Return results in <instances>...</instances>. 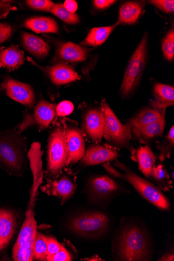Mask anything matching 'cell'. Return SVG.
Returning a JSON list of instances; mask_svg holds the SVG:
<instances>
[{"label": "cell", "instance_id": "cell-12", "mask_svg": "<svg viewBox=\"0 0 174 261\" xmlns=\"http://www.w3.org/2000/svg\"><path fill=\"white\" fill-rule=\"evenodd\" d=\"M68 171H63L57 179L48 180L41 188V191L48 196H54L59 198L62 204L69 200L76 191V182L71 178Z\"/></svg>", "mask_w": 174, "mask_h": 261}, {"label": "cell", "instance_id": "cell-28", "mask_svg": "<svg viewBox=\"0 0 174 261\" xmlns=\"http://www.w3.org/2000/svg\"><path fill=\"white\" fill-rule=\"evenodd\" d=\"M159 187V188L164 192H168L172 187V181L163 165L159 164L155 167L149 177Z\"/></svg>", "mask_w": 174, "mask_h": 261}, {"label": "cell", "instance_id": "cell-20", "mask_svg": "<svg viewBox=\"0 0 174 261\" xmlns=\"http://www.w3.org/2000/svg\"><path fill=\"white\" fill-rule=\"evenodd\" d=\"M89 187L90 194L93 198L102 199L116 192L119 185L115 180L105 175L91 178Z\"/></svg>", "mask_w": 174, "mask_h": 261}, {"label": "cell", "instance_id": "cell-10", "mask_svg": "<svg viewBox=\"0 0 174 261\" xmlns=\"http://www.w3.org/2000/svg\"><path fill=\"white\" fill-rule=\"evenodd\" d=\"M63 121L69 153L68 165H72L78 163L85 155L86 146L84 136L77 123L68 120Z\"/></svg>", "mask_w": 174, "mask_h": 261}, {"label": "cell", "instance_id": "cell-17", "mask_svg": "<svg viewBox=\"0 0 174 261\" xmlns=\"http://www.w3.org/2000/svg\"><path fill=\"white\" fill-rule=\"evenodd\" d=\"M17 225L16 213L9 209L0 208V252L9 244Z\"/></svg>", "mask_w": 174, "mask_h": 261}, {"label": "cell", "instance_id": "cell-19", "mask_svg": "<svg viewBox=\"0 0 174 261\" xmlns=\"http://www.w3.org/2000/svg\"><path fill=\"white\" fill-rule=\"evenodd\" d=\"M165 127V118L156 122L131 129L132 139L147 144L161 137Z\"/></svg>", "mask_w": 174, "mask_h": 261}, {"label": "cell", "instance_id": "cell-4", "mask_svg": "<svg viewBox=\"0 0 174 261\" xmlns=\"http://www.w3.org/2000/svg\"><path fill=\"white\" fill-rule=\"evenodd\" d=\"M104 113L105 124L104 136L109 147L114 149L126 148L130 151L132 159H136V151L131 144V129L122 125L105 100L101 106Z\"/></svg>", "mask_w": 174, "mask_h": 261}, {"label": "cell", "instance_id": "cell-9", "mask_svg": "<svg viewBox=\"0 0 174 261\" xmlns=\"http://www.w3.org/2000/svg\"><path fill=\"white\" fill-rule=\"evenodd\" d=\"M56 114V106L42 99L34 107L33 115L24 114L23 121L15 128L20 134L33 126L41 130L46 129Z\"/></svg>", "mask_w": 174, "mask_h": 261}, {"label": "cell", "instance_id": "cell-1", "mask_svg": "<svg viewBox=\"0 0 174 261\" xmlns=\"http://www.w3.org/2000/svg\"><path fill=\"white\" fill-rule=\"evenodd\" d=\"M15 128L0 133V168L11 175L20 176L26 170V138Z\"/></svg>", "mask_w": 174, "mask_h": 261}, {"label": "cell", "instance_id": "cell-16", "mask_svg": "<svg viewBox=\"0 0 174 261\" xmlns=\"http://www.w3.org/2000/svg\"><path fill=\"white\" fill-rule=\"evenodd\" d=\"M153 108L141 111L126 124L131 129L160 121L165 118V110L167 107L159 102H153Z\"/></svg>", "mask_w": 174, "mask_h": 261}, {"label": "cell", "instance_id": "cell-40", "mask_svg": "<svg viewBox=\"0 0 174 261\" xmlns=\"http://www.w3.org/2000/svg\"><path fill=\"white\" fill-rule=\"evenodd\" d=\"M16 10L17 9L16 7L0 2V19L6 18L11 12Z\"/></svg>", "mask_w": 174, "mask_h": 261}, {"label": "cell", "instance_id": "cell-37", "mask_svg": "<svg viewBox=\"0 0 174 261\" xmlns=\"http://www.w3.org/2000/svg\"><path fill=\"white\" fill-rule=\"evenodd\" d=\"M47 242V256H52L59 252L62 245L60 244L53 237H46Z\"/></svg>", "mask_w": 174, "mask_h": 261}, {"label": "cell", "instance_id": "cell-2", "mask_svg": "<svg viewBox=\"0 0 174 261\" xmlns=\"http://www.w3.org/2000/svg\"><path fill=\"white\" fill-rule=\"evenodd\" d=\"M114 165L122 173L116 170L108 162L104 164L103 167L112 177L131 184L142 197L159 209L166 210L169 208L168 201L158 187L135 174L122 163L116 161Z\"/></svg>", "mask_w": 174, "mask_h": 261}, {"label": "cell", "instance_id": "cell-7", "mask_svg": "<svg viewBox=\"0 0 174 261\" xmlns=\"http://www.w3.org/2000/svg\"><path fill=\"white\" fill-rule=\"evenodd\" d=\"M37 224L33 210L29 209L17 240L13 249L14 260L32 261L34 259L33 245L37 233Z\"/></svg>", "mask_w": 174, "mask_h": 261}, {"label": "cell", "instance_id": "cell-29", "mask_svg": "<svg viewBox=\"0 0 174 261\" xmlns=\"http://www.w3.org/2000/svg\"><path fill=\"white\" fill-rule=\"evenodd\" d=\"M154 91L155 96L158 102L166 107L173 105V87L157 83L155 86Z\"/></svg>", "mask_w": 174, "mask_h": 261}, {"label": "cell", "instance_id": "cell-8", "mask_svg": "<svg viewBox=\"0 0 174 261\" xmlns=\"http://www.w3.org/2000/svg\"><path fill=\"white\" fill-rule=\"evenodd\" d=\"M109 223V219L105 213L90 212L74 218L70 223V228L80 236L95 238L106 232Z\"/></svg>", "mask_w": 174, "mask_h": 261}, {"label": "cell", "instance_id": "cell-5", "mask_svg": "<svg viewBox=\"0 0 174 261\" xmlns=\"http://www.w3.org/2000/svg\"><path fill=\"white\" fill-rule=\"evenodd\" d=\"M119 255L123 260H147L150 251L146 236L139 228L128 227L120 236Z\"/></svg>", "mask_w": 174, "mask_h": 261}, {"label": "cell", "instance_id": "cell-26", "mask_svg": "<svg viewBox=\"0 0 174 261\" xmlns=\"http://www.w3.org/2000/svg\"><path fill=\"white\" fill-rule=\"evenodd\" d=\"M119 24V22L115 25L103 28H94L91 30L86 38L81 43L85 45L98 46L104 43L113 30Z\"/></svg>", "mask_w": 174, "mask_h": 261}, {"label": "cell", "instance_id": "cell-15", "mask_svg": "<svg viewBox=\"0 0 174 261\" xmlns=\"http://www.w3.org/2000/svg\"><path fill=\"white\" fill-rule=\"evenodd\" d=\"M41 144L39 142H34L28 153V157L30 161L31 168L34 178L30 204V208L31 209H33V208L34 206L35 199L37 195L38 189L40 185H41L43 179L41 158L43 151L41 150Z\"/></svg>", "mask_w": 174, "mask_h": 261}, {"label": "cell", "instance_id": "cell-30", "mask_svg": "<svg viewBox=\"0 0 174 261\" xmlns=\"http://www.w3.org/2000/svg\"><path fill=\"white\" fill-rule=\"evenodd\" d=\"M173 146L174 127L172 126L164 139L157 142V148L160 151L159 159L161 161H164L166 158L169 159Z\"/></svg>", "mask_w": 174, "mask_h": 261}, {"label": "cell", "instance_id": "cell-41", "mask_svg": "<svg viewBox=\"0 0 174 261\" xmlns=\"http://www.w3.org/2000/svg\"><path fill=\"white\" fill-rule=\"evenodd\" d=\"M116 1L113 0H95L94 1V5L97 9L104 10L110 7Z\"/></svg>", "mask_w": 174, "mask_h": 261}, {"label": "cell", "instance_id": "cell-36", "mask_svg": "<svg viewBox=\"0 0 174 261\" xmlns=\"http://www.w3.org/2000/svg\"><path fill=\"white\" fill-rule=\"evenodd\" d=\"M148 3L167 13H171L174 11L173 0H154Z\"/></svg>", "mask_w": 174, "mask_h": 261}, {"label": "cell", "instance_id": "cell-22", "mask_svg": "<svg viewBox=\"0 0 174 261\" xmlns=\"http://www.w3.org/2000/svg\"><path fill=\"white\" fill-rule=\"evenodd\" d=\"M21 42L24 48L35 57H44L49 53V47L48 44L34 35L22 33Z\"/></svg>", "mask_w": 174, "mask_h": 261}, {"label": "cell", "instance_id": "cell-32", "mask_svg": "<svg viewBox=\"0 0 174 261\" xmlns=\"http://www.w3.org/2000/svg\"><path fill=\"white\" fill-rule=\"evenodd\" d=\"M51 12L69 24H77L80 21L79 16L69 12L62 4H55Z\"/></svg>", "mask_w": 174, "mask_h": 261}, {"label": "cell", "instance_id": "cell-34", "mask_svg": "<svg viewBox=\"0 0 174 261\" xmlns=\"http://www.w3.org/2000/svg\"><path fill=\"white\" fill-rule=\"evenodd\" d=\"M30 8L37 10L51 12L55 4L49 0H30L26 1Z\"/></svg>", "mask_w": 174, "mask_h": 261}, {"label": "cell", "instance_id": "cell-3", "mask_svg": "<svg viewBox=\"0 0 174 261\" xmlns=\"http://www.w3.org/2000/svg\"><path fill=\"white\" fill-rule=\"evenodd\" d=\"M47 176L58 178L68 164L69 153L64 121L56 122L49 132L47 147Z\"/></svg>", "mask_w": 174, "mask_h": 261}, {"label": "cell", "instance_id": "cell-27", "mask_svg": "<svg viewBox=\"0 0 174 261\" xmlns=\"http://www.w3.org/2000/svg\"><path fill=\"white\" fill-rule=\"evenodd\" d=\"M142 11V6L138 3L129 2L123 5L119 12V22L133 24L138 19Z\"/></svg>", "mask_w": 174, "mask_h": 261}, {"label": "cell", "instance_id": "cell-39", "mask_svg": "<svg viewBox=\"0 0 174 261\" xmlns=\"http://www.w3.org/2000/svg\"><path fill=\"white\" fill-rule=\"evenodd\" d=\"M72 259L69 252L63 246L60 250L56 254L46 258V260L48 261H69Z\"/></svg>", "mask_w": 174, "mask_h": 261}, {"label": "cell", "instance_id": "cell-23", "mask_svg": "<svg viewBox=\"0 0 174 261\" xmlns=\"http://www.w3.org/2000/svg\"><path fill=\"white\" fill-rule=\"evenodd\" d=\"M24 27L34 32L58 33V23L53 18L48 17H34L27 19L24 22Z\"/></svg>", "mask_w": 174, "mask_h": 261}, {"label": "cell", "instance_id": "cell-31", "mask_svg": "<svg viewBox=\"0 0 174 261\" xmlns=\"http://www.w3.org/2000/svg\"><path fill=\"white\" fill-rule=\"evenodd\" d=\"M34 258L39 260H46L47 256V242L46 236L37 232L34 245Z\"/></svg>", "mask_w": 174, "mask_h": 261}, {"label": "cell", "instance_id": "cell-13", "mask_svg": "<svg viewBox=\"0 0 174 261\" xmlns=\"http://www.w3.org/2000/svg\"><path fill=\"white\" fill-rule=\"evenodd\" d=\"M1 89L13 100L29 108H33L36 102L35 95L29 85L7 77L2 84Z\"/></svg>", "mask_w": 174, "mask_h": 261}, {"label": "cell", "instance_id": "cell-25", "mask_svg": "<svg viewBox=\"0 0 174 261\" xmlns=\"http://www.w3.org/2000/svg\"><path fill=\"white\" fill-rule=\"evenodd\" d=\"M59 57L70 62H81L87 57V50L81 46L71 42L63 44L58 51Z\"/></svg>", "mask_w": 174, "mask_h": 261}, {"label": "cell", "instance_id": "cell-24", "mask_svg": "<svg viewBox=\"0 0 174 261\" xmlns=\"http://www.w3.org/2000/svg\"><path fill=\"white\" fill-rule=\"evenodd\" d=\"M136 159L138 163L140 170L145 177H150L155 167L156 157L147 145L140 147L136 151Z\"/></svg>", "mask_w": 174, "mask_h": 261}, {"label": "cell", "instance_id": "cell-42", "mask_svg": "<svg viewBox=\"0 0 174 261\" xmlns=\"http://www.w3.org/2000/svg\"><path fill=\"white\" fill-rule=\"evenodd\" d=\"M65 8L69 12L74 13L78 8V5L76 2L73 0H67L63 5Z\"/></svg>", "mask_w": 174, "mask_h": 261}, {"label": "cell", "instance_id": "cell-18", "mask_svg": "<svg viewBox=\"0 0 174 261\" xmlns=\"http://www.w3.org/2000/svg\"><path fill=\"white\" fill-rule=\"evenodd\" d=\"M55 85H66L81 80V76L70 66L59 64L48 67H41Z\"/></svg>", "mask_w": 174, "mask_h": 261}, {"label": "cell", "instance_id": "cell-11", "mask_svg": "<svg viewBox=\"0 0 174 261\" xmlns=\"http://www.w3.org/2000/svg\"><path fill=\"white\" fill-rule=\"evenodd\" d=\"M105 124V115L102 107L91 108L83 115L81 129L88 140L97 144L104 137Z\"/></svg>", "mask_w": 174, "mask_h": 261}, {"label": "cell", "instance_id": "cell-43", "mask_svg": "<svg viewBox=\"0 0 174 261\" xmlns=\"http://www.w3.org/2000/svg\"><path fill=\"white\" fill-rule=\"evenodd\" d=\"M159 260H174V255L173 254H166L164 255H163L159 259Z\"/></svg>", "mask_w": 174, "mask_h": 261}, {"label": "cell", "instance_id": "cell-21", "mask_svg": "<svg viewBox=\"0 0 174 261\" xmlns=\"http://www.w3.org/2000/svg\"><path fill=\"white\" fill-rule=\"evenodd\" d=\"M24 62L23 52L18 45H11L0 49V67L14 70L18 68Z\"/></svg>", "mask_w": 174, "mask_h": 261}, {"label": "cell", "instance_id": "cell-6", "mask_svg": "<svg viewBox=\"0 0 174 261\" xmlns=\"http://www.w3.org/2000/svg\"><path fill=\"white\" fill-rule=\"evenodd\" d=\"M147 49V35L145 34L131 58L120 89L124 97L130 96L135 90L142 76L145 66Z\"/></svg>", "mask_w": 174, "mask_h": 261}, {"label": "cell", "instance_id": "cell-33", "mask_svg": "<svg viewBox=\"0 0 174 261\" xmlns=\"http://www.w3.org/2000/svg\"><path fill=\"white\" fill-rule=\"evenodd\" d=\"M164 57L169 61L173 60L174 58V32L170 30L164 38L162 46Z\"/></svg>", "mask_w": 174, "mask_h": 261}, {"label": "cell", "instance_id": "cell-14", "mask_svg": "<svg viewBox=\"0 0 174 261\" xmlns=\"http://www.w3.org/2000/svg\"><path fill=\"white\" fill-rule=\"evenodd\" d=\"M118 156L116 149L97 144L90 145L85 152L80 164L83 167L104 164L116 159Z\"/></svg>", "mask_w": 174, "mask_h": 261}, {"label": "cell", "instance_id": "cell-35", "mask_svg": "<svg viewBox=\"0 0 174 261\" xmlns=\"http://www.w3.org/2000/svg\"><path fill=\"white\" fill-rule=\"evenodd\" d=\"M14 33L12 26L8 23L0 22V45L10 39Z\"/></svg>", "mask_w": 174, "mask_h": 261}, {"label": "cell", "instance_id": "cell-38", "mask_svg": "<svg viewBox=\"0 0 174 261\" xmlns=\"http://www.w3.org/2000/svg\"><path fill=\"white\" fill-rule=\"evenodd\" d=\"M73 108V105L71 102L62 101L56 107L57 114L59 116L68 115L72 112Z\"/></svg>", "mask_w": 174, "mask_h": 261}]
</instances>
